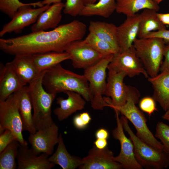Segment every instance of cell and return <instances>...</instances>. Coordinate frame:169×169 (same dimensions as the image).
<instances>
[{
    "instance_id": "3957f363",
    "label": "cell",
    "mask_w": 169,
    "mask_h": 169,
    "mask_svg": "<svg viewBox=\"0 0 169 169\" xmlns=\"http://www.w3.org/2000/svg\"><path fill=\"white\" fill-rule=\"evenodd\" d=\"M45 71L42 72L28 86L33 109V124L37 131L47 127L54 122L51 107L56 94L44 89L42 81Z\"/></svg>"
},
{
    "instance_id": "f1b7e54d",
    "label": "cell",
    "mask_w": 169,
    "mask_h": 169,
    "mask_svg": "<svg viewBox=\"0 0 169 169\" xmlns=\"http://www.w3.org/2000/svg\"><path fill=\"white\" fill-rule=\"evenodd\" d=\"M116 9L115 0H99L96 3L85 5L79 15H97L108 18L116 10Z\"/></svg>"
},
{
    "instance_id": "f546056e",
    "label": "cell",
    "mask_w": 169,
    "mask_h": 169,
    "mask_svg": "<svg viewBox=\"0 0 169 169\" xmlns=\"http://www.w3.org/2000/svg\"><path fill=\"white\" fill-rule=\"evenodd\" d=\"M20 144L14 140L0 152V169H15L17 167L16 162Z\"/></svg>"
},
{
    "instance_id": "8fae6325",
    "label": "cell",
    "mask_w": 169,
    "mask_h": 169,
    "mask_svg": "<svg viewBox=\"0 0 169 169\" xmlns=\"http://www.w3.org/2000/svg\"><path fill=\"white\" fill-rule=\"evenodd\" d=\"M115 112L116 127L112 131L113 137L120 142V150L119 154L115 156V160L120 163L123 169H141L143 168L137 161L135 156L134 146L130 138L125 134L124 128L119 116V111L114 110Z\"/></svg>"
},
{
    "instance_id": "7c38bea8",
    "label": "cell",
    "mask_w": 169,
    "mask_h": 169,
    "mask_svg": "<svg viewBox=\"0 0 169 169\" xmlns=\"http://www.w3.org/2000/svg\"><path fill=\"white\" fill-rule=\"evenodd\" d=\"M65 51L70 55L72 65L75 68L85 69L94 65L104 57L84 39L71 42Z\"/></svg>"
},
{
    "instance_id": "7402d4cb",
    "label": "cell",
    "mask_w": 169,
    "mask_h": 169,
    "mask_svg": "<svg viewBox=\"0 0 169 169\" xmlns=\"http://www.w3.org/2000/svg\"><path fill=\"white\" fill-rule=\"evenodd\" d=\"M20 79L26 85L42 72L35 66L31 55H17L11 61Z\"/></svg>"
},
{
    "instance_id": "9a60e30c",
    "label": "cell",
    "mask_w": 169,
    "mask_h": 169,
    "mask_svg": "<svg viewBox=\"0 0 169 169\" xmlns=\"http://www.w3.org/2000/svg\"><path fill=\"white\" fill-rule=\"evenodd\" d=\"M113 152L107 147L100 149L94 146L88 155L82 158L79 169H121L122 165L115 161Z\"/></svg>"
},
{
    "instance_id": "1f68e13d",
    "label": "cell",
    "mask_w": 169,
    "mask_h": 169,
    "mask_svg": "<svg viewBox=\"0 0 169 169\" xmlns=\"http://www.w3.org/2000/svg\"><path fill=\"white\" fill-rule=\"evenodd\" d=\"M30 5L39 7L43 6L41 1L25 3L20 2L19 0H0V10L1 12L7 15L12 19L18 9L21 7Z\"/></svg>"
},
{
    "instance_id": "74e56055",
    "label": "cell",
    "mask_w": 169,
    "mask_h": 169,
    "mask_svg": "<svg viewBox=\"0 0 169 169\" xmlns=\"http://www.w3.org/2000/svg\"><path fill=\"white\" fill-rule=\"evenodd\" d=\"M163 54L164 59L161 67L160 70L161 71L169 69V44L165 46Z\"/></svg>"
},
{
    "instance_id": "7dc6e473",
    "label": "cell",
    "mask_w": 169,
    "mask_h": 169,
    "mask_svg": "<svg viewBox=\"0 0 169 169\" xmlns=\"http://www.w3.org/2000/svg\"><path fill=\"white\" fill-rule=\"evenodd\" d=\"M154 2L157 4H159L163 0H152Z\"/></svg>"
},
{
    "instance_id": "ba28073f",
    "label": "cell",
    "mask_w": 169,
    "mask_h": 169,
    "mask_svg": "<svg viewBox=\"0 0 169 169\" xmlns=\"http://www.w3.org/2000/svg\"><path fill=\"white\" fill-rule=\"evenodd\" d=\"M18 91L4 101L0 102V134L6 129L11 131L20 145L27 146L23 134V125L19 109Z\"/></svg>"
},
{
    "instance_id": "6da1fadb",
    "label": "cell",
    "mask_w": 169,
    "mask_h": 169,
    "mask_svg": "<svg viewBox=\"0 0 169 169\" xmlns=\"http://www.w3.org/2000/svg\"><path fill=\"white\" fill-rule=\"evenodd\" d=\"M86 28L83 22L74 20L49 31L32 32L16 37L0 38V49L14 56L51 51L63 52L71 42L83 38Z\"/></svg>"
},
{
    "instance_id": "44dd1931",
    "label": "cell",
    "mask_w": 169,
    "mask_h": 169,
    "mask_svg": "<svg viewBox=\"0 0 169 169\" xmlns=\"http://www.w3.org/2000/svg\"><path fill=\"white\" fill-rule=\"evenodd\" d=\"M148 80L153 89L152 97L166 112L169 109V69L154 77H149Z\"/></svg>"
},
{
    "instance_id": "9c48e42d",
    "label": "cell",
    "mask_w": 169,
    "mask_h": 169,
    "mask_svg": "<svg viewBox=\"0 0 169 169\" xmlns=\"http://www.w3.org/2000/svg\"><path fill=\"white\" fill-rule=\"evenodd\" d=\"M136 104L134 99L130 97L123 105L113 109L118 110L131 121L136 129V136L139 139L156 149L162 150V144L149 130L144 115L136 106Z\"/></svg>"
},
{
    "instance_id": "d590c367",
    "label": "cell",
    "mask_w": 169,
    "mask_h": 169,
    "mask_svg": "<svg viewBox=\"0 0 169 169\" xmlns=\"http://www.w3.org/2000/svg\"><path fill=\"white\" fill-rule=\"evenodd\" d=\"M14 140H16L14 135L9 130L0 134V152Z\"/></svg>"
},
{
    "instance_id": "8992f818",
    "label": "cell",
    "mask_w": 169,
    "mask_h": 169,
    "mask_svg": "<svg viewBox=\"0 0 169 169\" xmlns=\"http://www.w3.org/2000/svg\"><path fill=\"white\" fill-rule=\"evenodd\" d=\"M113 55L105 56L94 65L84 69V75L89 83L91 106L95 110H102L105 107H110L102 95L106 85V70Z\"/></svg>"
},
{
    "instance_id": "c3c4849f",
    "label": "cell",
    "mask_w": 169,
    "mask_h": 169,
    "mask_svg": "<svg viewBox=\"0 0 169 169\" xmlns=\"http://www.w3.org/2000/svg\"><path fill=\"white\" fill-rule=\"evenodd\" d=\"M169 113V109L166 111L165 114H168Z\"/></svg>"
},
{
    "instance_id": "d4e9b609",
    "label": "cell",
    "mask_w": 169,
    "mask_h": 169,
    "mask_svg": "<svg viewBox=\"0 0 169 169\" xmlns=\"http://www.w3.org/2000/svg\"><path fill=\"white\" fill-rule=\"evenodd\" d=\"M117 28L118 27L112 23L91 21L90 23L88 30L89 33L110 44L120 50L117 42Z\"/></svg>"
},
{
    "instance_id": "4fadbf2b",
    "label": "cell",
    "mask_w": 169,
    "mask_h": 169,
    "mask_svg": "<svg viewBox=\"0 0 169 169\" xmlns=\"http://www.w3.org/2000/svg\"><path fill=\"white\" fill-rule=\"evenodd\" d=\"M59 128L54 123L49 126L30 134L28 140L31 149L37 155L44 153L49 156L53 153L54 146L59 141Z\"/></svg>"
},
{
    "instance_id": "8d00e7d4",
    "label": "cell",
    "mask_w": 169,
    "mask_h": 169,
    "mask_svg": "<svg viewBox=\"0 0 169 169\" xmlns=\"http://www.w3.org/2000/svg\"><path fill=\"white\" fill-rule=\"evenodd\" d=\"M156 38L162 39L165 44H169V30L166 29L153 31L148 33L144 38Z\"/></svg>"
},
{
    "instance_id": "f6af8a7d",
    "label": "cell",
    "mask_w": 169,
    "mask_h": 169,
    "mask_svg": "<svg viewBox=\"0 0 169 169\" xmlns=\"http://www.w3.org/2000/svg\"><path fill=\"white\" fill-rule=\"evenodd\" d=\"M84 5L95 3L97 0H83Z\"/></svg>"
},
{
    "instance_id": "5b68a950",
    "label": "cell",
    "mask_w": 169,
    "mask_h": 169,
    "mask_svg": "<svg viewBox=\"0 0 169 169\" xmlns=\"http://www.w3.org/2000/svg\"><path fill=\"white\" fill-rule=\"evenodd\" d=\"M165 43L160 38H137L133 46L136 54L140 59L149 76L158 74L162 63Z\"/></svg>"
},
{
    "instance_id": "83f0119b",
    "label": "cell",
    "mask_w": 169,
    "mask_h": 169,
    "mask_svg": "<svg viewBox=\"0 0 169 169\" xmlns=\"http://www.w3.org/2000/svg\"><path fill=\"white\" fill-rule=\"evenodd\" d=\"M32 58L35 66L40 72L70 59V55L65 51L63 52L51 51L37 54L32 55Z\"/></svg>"
},
{
    "instance_id": "2e32d148",
    "label": "cell",
    "mask_w": 169,
    "mask_h": 169,
    "mask_svg": "<svg viewBox=\"0 0 169 169\" xmlns=\"http://www.w3.org/2000/svg\"><path fill=\"white\" fill-rule=\"evenodd\" d=\"M44 153L37 155L27 146L20 145L17 160L18 169H50L56 165L49 159Z\"/></svg>"
},
{
    "instance_id": "f35d334b",
    "label": "cell",
    "mask_w": 169,
    "mask_h": 169,
    "mask_svg": "<svg viewBox=\"0 0 169 169\" xmlns=\"http://www.w3.org/2000/svg\"><path fill=\"white\" fill-rule=\"evenodd\" d=\"M73 122L74 126L79 129H84L86 126L81 118L79 115H76L74 117Z\"/></svg>"
},
{
    "instance_id": "d6a6232c",
    "label": "cell",
    "mask_w": 169,
    "mask_h": 169,
    "mask_svg": "<svg viewBox=\"0 0 169 169\" xmlns=\"http://www.w3.org/2000/svg\"><path fill=\"white\" fill-rule=\"evenodd\" d=\"M155 136L160 140L163 150L169 155V126L162 122H157Z\"/></svg>"
},
{
    "instance_id": "4316f807",
    "label": "cell",
    "mask_w": 169,
    "mask_h": 169,
    "mask_svg": "<svg viewBox=\"0 0 169 169\" xmlns=\"http://www.w3.org/2000/svg\"><path fill=\"white\" fill-rule=\"evenodd\" d=\"M157 13L155 10L145 9L140 14L138 38H143L151 32L166 29L165 25L159 20Z\"/></svg>"
},
{
    "instance_id": "e575fe53",
    "label": "cell",
    "mask_w": 169,
    "mask_h": 169,
    "mask_svg": "<svg viewBox=\"0 0 169 169\" xmlns=\"http://www.w3.org/2000/svg\"><path fill=\"white\" fill-rule=\"evenodd\" d=\"M155 101L153 97L149 96L144 97L140 102V108L142 111L150 116L155 111L157 110Z\"/></svg>"
},
{
    "instance_id": "52a82bcc",
    "label": "cell",
    "mask_w": 169,
    "mask_h": 169,
    "mask_svg": "<svg viewBox=\"0 0 169 169\" xmlns=\"http://www.w3.org/2000/svg\"><path fill=\"white\" fill-rule=\"evenodd\" d=\"M127 76L123 71L116 72L109 70L104 95L105 101L112 108L124 105L130 97L133 98L137 103L140 94L135 88L128 86L124 82Z\"/></svg>"
},
{
    "instance_id": "603a6c76",
    "label": "cell",
    "mask_w": 169,
    "mask_h": 169,
    "mask_svg": "<svg viewBox=\"0 0 169 169\" xmlns=\"http://www.w3.org/2000/svg\"><path fill=\"white\" fill-rule=\"evenodd\" d=\"M58 146L55 152L49 157V160L63 169H75L82 164L80 157L71 155L68 151L61 134L59 136Z\"/></svg>"
},
{
    "instance_id": "60d3db41",
    "label": "cell",
    "mask_w": 169,
    "mask_h": 169,
    "mask_svg": "<svg viewBox=\"0 0 169 169\" xmlns=\"http://www.w3.org/2000/svg\"><path fill=\"white\" fill-rule=\"evenodd\" d=\"M107 143V139H97L94 142L95 146L100 149L106 147Z\"/></svg>"
},
{
    "instance_id": "d6986e66",
    "label": "cell",
    "mask_w": 169,
    "mask_h": 169,
    "mask_svg": "<svg viewBox=\"0 0 169 169\" xmlns=\"http://www.w3.org/2000/svg\"><path fill=\"white\" fill-rule=\"evenodd\" d=\"M64 93L67 95V98H58L57 103L59 106L54 110V113L59 121L67 118L76 111L82 110L86 104V101L79 93L72 91H66Z\"/></svg>"
},
{
    "instance_id": "b9f144b4",
    "label": "cell",
    "mask_w": 169,
    "mask_h": 169,
    "mask_svg": "<svg viewBox=\"0 0 169 169\" xmlns=\"http://www.w3.org/2000/svg\"><path fill=\"white\" fill-rule=\"evenodd\" d=\"M157 16L160 21L164 25H169V13H157Z\"/></svg>"
},
{
    "instance_id": "5bb4252c",
    "label": "cell",
    "mask_w": 169,
    "mask_h": 169,
    "mask_svg": "<svg viewBox=\"0 0 169 169\" xmlns=\"http://www.w3.org/2000/svg\"><path fill=\"white\" fill-rule=\"evenodd\" d=\"M50 6L46 5L36 9L32 8L30 5L20 7L11 20L3 26L0 32V36L13 32L19 33L25 27L35 23L39 15Z\"/></svg>"
},
{
    "instance_id": "7a4b0ae2",
    "label": "cell",
    "mask_w": 169,
    "mask_h": 169,
    "mask_svg": "<svg viewBox=\"0 0 169 169\" xmlns=\"http://www.w3.org/2000/svg\"><path fill=\"white\" fill-rule=\"evenodd\" d=\"M42 83L48 92L57 94L74 91L80 94L86 101H91L89 83L84 74L67 70L60 63L45 70Z\"/></svg>"
},
{
    "instance_id": "277c9868",
    "label": "cell",
    "mask_w": 169,
    "mask_h": 169,
    "mask_svg": "<svg viewBox=\"0 0 169 169\" xmlns=\"http://www.w3.org/2000/svg\"><path fill=\"white\" fill-rule=\"evenodd\" d=\"M120 119L124 129L133 143L136 158L143 168L161 169L169 166L168 154L163 149H156L139 139L131 129L125 116L122 115Z\"/></svg>"
},
{
    "instance_id": "30bf717a",
    "label": "cell",
    "mask_w": 169,
    "mask_h": 169,
    "mask_svg": "<svg viewBox=\"0 0 169 169\" xmlns=\"http://www.w3.org/2000/svg\"><path fill=\"white\" fill-rule=\"evenodd\" d=\"M107 69L124 72L130 78L140 74H143L146 78L149 77L141 60L136 54L133 45L128 50L114 54Z\"/></svg>"
},
{
    "instance_id": "cb8c5ba5",
    "label": "cell",
    "mask_w": 169,
    "mask_h": 169,
    "mask_svg": "<svg viewBox=\"0 0 169 169\" xmlns=\"http://www.w3.org/2000/svg\"><path fill=\"white\" fill-rule=\"evenodd\" d=\"M19 109L21 116L23 131L30 134L35 133L37 131L33 124L32 110L33 108L28 86H24L18 91Z\"/></svg>"
},
{
    "instance_id": "bcb514c9",
    "label": "cell",
    "mask_w": 169,
    "mask_h": 169,
    "mask_svg": "<svg viewBox=\"0 0 169 169\" xmlns=\"http://www.w3.org/2000/svg\"><path fill=\"white\" fill-rule=\"evenodd\" d=\"M163 119L169 121V113L165 114L162 116Z\"/></svg>"
},
{
    "instance_id": "836d02e7",
    "label": "cell",
    "mask_w": 169,
    "mask_h": 169,
    "mask_svg": "<svg viewBox=\"0 0 169 169\" xmlns=\"http://www.w3.org/2000/svg\"><path fill=\"white\" fill-rule=\"evenodd\" d=\"M84 6L83 0H66L63 12L66 14L76 17L79 15Z\"/></svg>"
},
{
    "instance_id": "7bdbcfd3",
    "label": "cell",
    "mask_w": 169,
    "mask_h": 169,
    "mask_svg": "<svg viewBox=\"0 0 169 169\" xmlns=\"http://www.w3.org/2000/svg\"><path fill=\"white\" fill-rule=\"evenodd\" d=\"M79 115L85 125L87 126L91 120L89 113L87 112H84Z\"/></svg>"
},
{
    "instance_id": "484cf974",
    "label": "cell",
    "mask_w": 169,
    "mask_h": 169,
    "mask_svg": "<svg viewBox=\"0 0 169 169\" xmlns=\"http://www.w3.org/2000/svg\"><path fill=\"white\" fill-rule=\"evenodd\" d=\"M115 11L126 16H133L142 9H149L157 12L160 9L158 4L152 0H116Z\"/></svg>"
},
{
    "instance_id": "4dcf8cb0",
    "label": "cell",
    "mask_w": 169,
    "mask_h": 169,
    "mask_svg": "<svg viewBox=\"0 0 169 169\" xmlns=\"http://www.w3.org/2000/svg\"><path fill=\"white\" fill-rule=\"evenodd\" d=\"M84 40L94 49L104 57L114 54L120 52L119 49L112 44L99 38L91 33H89Z\"/></svg>"
},
{
    "instance_id": "ac0fdd59",
    "label": "cell",
    "mask_w": 169,
    "mask_h": 169,
    "mask_svg": "<svg viewBox=\"0 0 169 169\" xmlns=\"http://www.w3.org/2000/svg\"><path fill=\"white\" fill-rule=\"evenodd\" d=\"M140 20V14L127 16L117 28V42L120 52L128 50L133 46L137 37Z\"/></svg>"
},
{
    "instance_id": "ffe728a7",
    "label": "cell",
    "mask_w": 169,
    "mask_h": 169,
    "mask_svg": "<svg viewBox=\"0 0 169 169\" xmlns=\"http://www.w3.org/2000/svg\"><path fill=\"white\" fill-rule=\"evenodd\" d=\"M64 3L62 2L53 4L39 16L36 22L31 27L32 32L54 29L58 26L62 18V11Z\"/></svg>"
},
{
    "instance_id": "e0dca14e",
    "label": "cell",
    "mask_w": 169,
    "mask_h": 169,
    "mask_svg": "<svg viewBox=\"0 0 169 169\" xmlns=\"http://www.w3.org/2000/svg\"><path fill=\"white\" fill-rule=\"evenodd\" d=\"M25 85L15 72L11 62L0 64V102L4 101L12 94Z\"/></svg>"
},
{
    "instance_id": "ee69618b",
    "label": "cell",
    "mask_w": 169,
    "mask_h": 169,
    "mask_svg": "<svg viewBox=\"0 0 169 169\" xmlns=\"http://www.w3.org/2000/svg\"><path fill=\"white\" fill-rule=\"evenodd\" d=\"M62 0H44L41 1L43 5H50L51 4H54L61 2Z\"/></svg>"
},
{
    "instance_id": "ab89813d",
    "label": "cell",
    "mask_w": 169,
    "mask_h": 169,
    "mask_svg": "<svg viewBox=\"0 0 169 169\" xmlns=\"http://www.w3.org/2000/svg\"><path fill=\"white\" fill-rule=\"evenodd\" d=\"M97 139H107L109 136L108 131L104 128H100L97 130L95 133Z\"/></svg>"
}]
</instances>
